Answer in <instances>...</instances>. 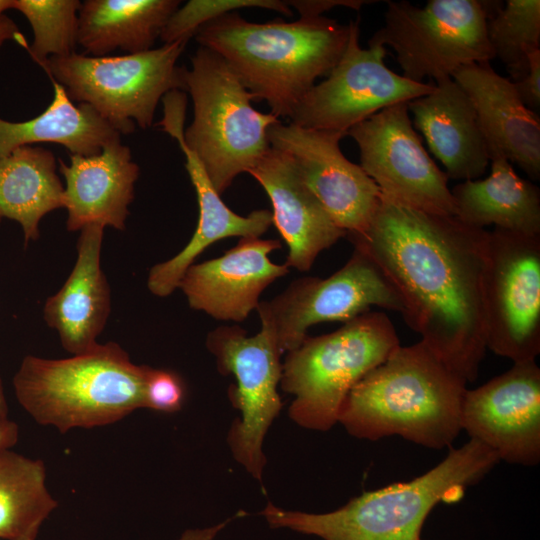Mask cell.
<instances>
[{
  "label": "cell",
  "instance_id": "cell-39",
  "mask_svg": "<svg viewBox=\"0 0 540 540\" xmlns=\"http://www.w3.org/2000/svg\"><path fill=\"white\" fill-rule=\"evenodd\" d=\"M9 9H12V0H0V17Z\"/></svg>",
  "mask_w": 540,
  "mask_h": 540
},
{
  "label": "cell",
  "instance_id": "cell-7",
  "mask_svg": "<svg viewBox=\"0 0 540 540\" xmlns=\"http://www.w3.org/2000/svg\"><path fill=\"white\" fill-rule=\"evenodd\" d=\"M185 79L194 114L184 131V142L221 195L269 150L268 130L280 120L254 109L251 101L257 100L256 96L227 62L208 48L197 49Z\"/></svg>",
  "mask_w": 540,
  "mask_h": 540
},
{
  "label": "cell",
  "instance_id": "cell-27",
  "mask_svg": "<svg viewBox=\"0 0 540 540\" xmlns=\"http://www.w3.org/2000/svg\"><path fill=\"white\" fill-rule=\"evenodd\" d=\"M193 186L199 207L194 234L179 253L154 265L148 273L147 287L158 297L173 293L186 270L211 244L229 237H260L272 224V213L267 209L252 211L248 216L232 211L208 178L197 179Z\"/></svg>",
  "mask_w": 540,
  "mask_h": 540
},
{
  "label": "cell",
  "instance_id": "cell-37",
  "mask_svg": "<svg viewBox=\"0 0 540 540\" xmlns=\"http://www.w3.org/2000/svg\"><path fill=\"white\" fill-rule=\"evenodd\" d=\"M233 518L226 519L218 524L185 530L177 540H214Z\"/></svg>",
  "mask_w": 540,
  "mask_h": 540
},
{
  "label": "cell",
  "instance_id": "cell-17",
  "mask_svg": "<svg viewBox=\"0 0 540 540\" xmlns=\"http://www.w3.org/2000/svg\"><path fill=\"white\" fill-rule=\"evenodd\" d=\"M279 248L275 239L240 238L222 256L192 264L178 288L192 309L217 320L241 322L257 309L261 293L289 272L285 264L269 258Z\"/></svg>",
  "mask_w": 540,
  "mask_h": 540
},
{
  "label": "cell",
  "instance_id": "cell-20",
  "mask_svg": "<svg viewBox=\"0 0 540 540\" xmlns=\"http://www.w3.org/2000/svg\"><path fill=\"white\" fill-rule=\"evenodd\" d=\"M59 171L65 181L63 208L68 231L91 224L125 230L140 173L128 146L119 139L95 155L70 154L67 163L59 159Z\"/></svg>",
  "mask_w": 540,
  "mask_h": 540
},
{
  "label": "cell",
  "instance_id": "cell-8",
  "mask_svg": "<svg viewBox=\"0 0 540 540\" xmlns=\"http://www.w3.org/2000/svg\"><path fill=\"white\" fill-rule=\"evenodd\" d=\"M186 44L176 41L115 56L75 52L39 65L73 102L89 105L120 134H129L135 125L152 126L157 105L167 93L186 91V68L177 65Z\"/></svg>",
  "mask_w": 540,
  "mask_h": 540
},
{
  "label": "cell",
  "instance_id": "cell-14",
  "mask_svg": "<svg viewBox=\"0 0 540 540\" xmlns=\"http://www.w3.org/2000/svg\"><path fill=\"white\" fill-rule=\"evenodd\" d=\"M402 313L401 300L387 277L362 251L354 249L347 263L331 276L293 281L269 301H260V319L274 328L284 352L296 349L309 327L327 321L346 323L371 307Z\"/></svg>",
  "mask_w": 540,
  "mask_h": 540
},
{
  "label": "cell",
  "instance_id": "cell-22",
  "mask_svg": "<svg viewBox=\"0 0 540 540\" xmlns=\"http://www.w3.org/2000/svg\"><path fill=\"white\" fill-rule=\"evenodd\" d=\"M413 127L424 136L449 179L477 180L490 162L474 106L466 92L444 77L434 89L407 102Z\"/></svg>",
  "mask_w": 540,
  "mask_h": 540
},
{
  "label": "cell",
  "instance_id": "cell-31",
  "mask_svg": "<svg viewBox=\"0 0 540 540\" xmlns=\"http://www.w3.org/2000/svg\"><path fill=\"white\" fill-rule=\"evenodd\" d=\"M246 7L266 8L292 16L286 1L278 0H190L169 18L160 39L164 44L188 42L208 22Z\"/></svg>",
  "mask_w": 540,
  "mask_h": 540
},
{
  "label": "cell",
  "instance_id": "cell-3",
  "mask_svg": "<svg viewBox=\"0 0 540 540\" xmlns=\"http://www.w3.org/2000/svg\"><path fill=\"white\" fill-rule=\"evenodd\" d=\"M466 382L419 341L399 346L349 392L338 422L359 439L398 435L450 447L461 428Z\"/></svg>",
  "mask_w": 540,
  "mask_h": 540
},
{
  "label": "cell",
  "instance_id": "cell-36",
  "mask_svg": "<svg viewBox=\"0 0 540 540\" xmlns=\"http://www.w3.org/2000/svg\"><path fill=\"white\" fill-rule=\"evenodd\" d=\"M18 439V425L6 415H0V451L11 449Z\"/></svg>",
  "mask_w": 540,
  "mask_h": 540
},
{
  "label": "cell",
  "instance_id": "cell-13",
  "mask_svg": "<svg viewBox=\"0 0 540 540\" xmlns=\"http://www.w3.org/2000/svg\"><path fill=\"white\" fill-rule=\"evenodd\" d=\"M347 46L335 67L296 104L290 123L347 134L354 125L380 110L423 96L434 82L418 83L390 70L386 48L360 46L359 20L349 22Z\"/></svg>",
  "mask_w": 540,
  "mask_h": 540
},
{
  "label": "cell",
  "instance_id": "cell-4",
  "mask_svg": "<svg viewBox=\"0 0 540 540\" xmlns=\"http://www.w3.org/2000/svg\"><path fill=\"white\" fill-rule=\"evenodd\" d=\"M500 462L482 442L470 440L425 474L352 498L326 513L285 510L268 503L261 514L271 528L322 540H421L424 522L441 501L455 502Z\"/></svg>",
  "mask_w": 540,
  "mask_h": 540
},
{
  "label": "cell",
  "instance_id": "cell-19",
  "mask_svg": "<svg viewBox=\"0 0 540 540\" xmlns=\"http://www.w3.org/2000/svg\"><path fill=\"white\" fill-rule=\"evenodd\" d=\"M266 191L273 211L272 224L288 246V268L308 271L317 256L346 232L331 219L302 180L293 159L270 147L248 172Z\"/></svg>",
  "mask_w": 540,
  "mask_h": 540
},
{
  "label": "cell",
  "instance_id": "cell-18",
  "mask_svg": "<svg viewBox=\"0 0 540 540\" xmlns=\"http://www.w3.org/2000/svg\"><path fill=\"white\" fill-rule=\"evenodd\" d=\"M451 77L474 106L489 159L504 158L539 180V116L522 103L511 80L490 62L462 66Z\"/></svg>",
  "mask_w": 540,
  "mask_h": 540
},
{
  "label": "cell",
  "instance_id": "cell-6",
  "mask_svg": "<svg viewBox=\"0 0 540 540\" xmlns=\"http://www.w3.org/2000/svg\"><path fill=\"white\" fill-rule=\"evenodd\" d=\"M399 346L393 323L378 311L331 333L307 336L282 364L281 388L294 397L290 418L306 429L328 431L352 388Z\"/></svg>",
  "mask_w": 540,
  "mask_h": 540
},
{
  "label": "cell",
  "instance_id": "cell-33",
  "mask_svg": "<svg viewBox=\"0 0 540 540\" xmlns=\"http://www.w3.org/2000/svg\"><path fill=\"white\" fill-rule=\"evenodd\" d=\"M512 83L522 103L536 113L540 108V50L529 55L528 71Z\"/></svg>",
  "mask_w": 540,
  "mask_h": 540
},
{
  "label": "cell",
  "instance_id": "cell-11",
  "mask_svg": "<svg viewBox=\"0 0 540 540\" xmlns=\"http://www.w3.org/2000/svg\"><path fill=\"white\" fill-rule=\"evenodd\" d=\"M486 344L516 362L540 353V234L489 231L484 277Z\"/></svg>",
  "mask_w": 540,
  "mask_h": 540
},
{
  "label": "cell",
  "instance_id": "cell-9",
  "mask_svg": "<svg viewBox=\"0 0 540 540\" xmlns=\"http://www.w3.org/2000/svg\"><path fill=\"white\" fill-rule=\"evenodd\" d=\"M504 4L498 0H429L424 7L387 1L384 25L368 41L389 46L402 76L435 82L462 66L490 62L494 53L486 24Z\"/></svg>",
  "mask_w": 540,
  "mask_h": 540
},
{
  "label": "cell",
  "instance_id": "cell-15",
  "mask_svg": "<svg viewBox=\"0 0 540 540\" xmlns=\"http://www.w3.org/2000/svg\"><path fill=\"white\" fill-rule=\"evenodd\" d=\"M344 136L281 121L268 130L270 147L293 159L306 186L333 222L349 235L368 226L381 192L361 166L341 152L339 142Z\"/></svg>",
  "mask_w": 540,
  "mask_h": 540
},
{
  "label": "cell",
  "instance_id": "cell-26",
  "mask_svg": "<svg viewBox=\"0 0 540 540\" xmlns=\"http://www.w3.org/2000/svg\"><path fill=\"white\" fill-rule=\"evenodd\" d=\"M64 185L54 154L40 146L16 149L0 162V222L16 221L24 244L39 238V224L48 213L64 207Z\"/></svg>",
  "mask_w": 540,
  "mask_h": 540
},
{
  "label": "cell",
  "instance_id": "cell-16",
  "mask_svg": "<svg viewBox=\"0 0 540 540\" xmlns=\"http://www.w3.org/2000/svg\"><path fill=\"white\" fill-rule=\"evenodd\" d=\"M461 428L510 464L540 461V368L516 362L506 372L466 390Z\"/></svg>",
  "mask_w": 540,
  "mask_h": 540
},
{
  "label": "cell",
  "instance_id": "cell-35",
  "mask_svg": "<svg viewBox=\"0 0 540 540\" xmlns=\"http://www.w3.org/2000/svg\"><path fill=\"white\" fill-rule=\"evenodd\" d=\"M9 40L15 41L24 49L28 47V43L17 25L6 14H3L0 17V46Z\"/></svg>",
  "mask_w": 540,
  "mask_h": 540
},
{
  "label": "cell",
  "instance_id": "cell-28",
  "mask_svg": "<svg viewBox=\"0 0 540 540\" xmlns=\"http://www.w3.org/2000/svg\"><path fill=\"white\" fill-rule=\"evenodd\" d=\"M57 506L43 461L0 451V540H36Z\"/></svg>",
  "mask_w": 540,
  "mask_h": 540
},
{
  "label": "cell",
  "instance_id": "cell-32",
  "mask_svg": "<svg viewBox=\"0 0 540 540\" xmlns=\"http://www.w3.org/2000/svg\"><path fill=\"white\" fill-rule=\"evenodd\" d=\"M185 398L186 387L179 374L148 367L144 385L145 408L173 413L183 407Z\"/></svg>",
  "mask_w": 540,
  "mask_h": 540
},
{
  "label": "cell",
  "instance_id": "cell-29",
  "mask_svg": "<svg viewBox=\"0 0 540 540\" xmlns=\"http://www.w3.org/2000/svg\"><path fill=\"white\" fill-rule=\"evenodd\" d=\"M486 33L509 79L519 80L528 71L529 55L540 50V1L507 0L487 20Z\"/></svg>",
  "mask_w": 540,
  "mask_h": 540
},
{
  "label": "cell",
  "instance_id": "cell-24",
  "mask_svg": "<svg viewBox=\"0 0 540 540\" xmlns=\"http://www.w3.org/2000/svg\"><path fill=\"white\" fill-rule=\"evenodd\" d=\"M178 0H86L78 13L77 44L85 55L108 56L152 49Z\"/></svg>",
  "mask_w": 540,
  "mask_h": 540
},
{
  "label": "cell",
  "instance_id": "cell-12",
  "mask_svg": "<svg viewBox=\"0 0 540 540\" xmlns=\"http://www.w3.org/2000/svg\"><path fill=\"white\" fill-rule=\"evenodd\" d=\"M407 102L380 110L346 135L357 143L360 166L383 197L422 212L456 216L449 178L424 148Z\"/></svg>",
  "mask_w": 540,
  "mask_h": 540
},
{
  "label": "cell",
  "instance_id": "cell-5",
  "mask_svg": "<svg viewBox=\"0 0 540 540\" xmlns=\"http://www.w3.org/2000/svg\"><path fill=\"white\" fill-rule=\"evenodd\" d=\"M149 366L115 342L64 359L23 358L13 377L19 404L40 425L65 433L115 423L145 408Z\"/></svg>",
  "mask_w": 540,
  "mask_h": 540
},
{
  "label": "cell",
  "instance_id": "cell-38",
  "mask_svg": "<svg viewBox=\"0 0 540 540\" xmlns=\"http://www.w3.org/2000/svg\"><path fill=\"white\" fill-rule=\"evenodd\" d=\"M7 414H8V406H7V401H6V397H5V394H4L2 382H1V379H0V415H6L7 416Z\"/></svg>",
  "mask_w": 540,
  "mask_h": 540
},
{
  "label": "cell",
  "instance_id": "cell-25",
  "mask_svg": "<svg viewBox=\"0 0 540 540\" xmlns=\"http://www.w3.org/2000/svg\"><path fill=\"white\" fill-rule=\"evenodd\" d=\"M53 98L39 115L21 122L0 118V162L18 148L55 143L72 155L90 156L120 139V133L87 104H75L55 80Z\"/></svg>",
  "mask_w": 540,
  "mask_h": 540
},
{
  "label": "cell",
  "instance_id": "cell-1",
  "mask_svg": "<svg viewBox=\"0 0 540 540\" xmlns=\"http://www.w3.org/2000/svg\"><path fill=\"white\" fill-rule=\"evenodd\" d=\"M346 236L390 281L420 341L466 383L474 381L487 350L489 231L381 195L368 226Z\"/></svg>",
  "mask_w": 540,
  "mask_h": 540
},
{
  "label": "cell",
  "instance_id": "cell-30",
  "mask_svg": "<svg viewBox=\"0 0 540 540\" xmlns=\"http://www.w3.org/2000/svg\"><path fill=\"white\" fill-rule=\"evenodd\" d=\"M80 7L78 0H12V9L32 28L33 42L25 50L37 64L75 53Z\"/></svg>",
  "mask_w": 540,
  "mask_h": 540
},
{
  "label": "cell",
  "instance_id": "cell-21",
  "mask_svg": "<svg viewBox=\"0 0 540 540\" xmlns=\"http://www.w3.org/2000/svg\"><path fill=\"white\" fill-rule=\"evenodd\" d=\"M104 227L80 230L77 258L63 286L43 306L46 324L56 330L63 348L73 354L94 348L110 313L111 294L101 268Z\"/></svg>",
  "mask_w": 540,
  "mask_h": 540
},
{
  "label": "cell",
  "instance_id": "cell-10",
  "mask_svg": "<svg viewBox=\"0 0 540 540\" xmlns=\"http://www.w3.org/2000/svg\"><path fill=\"white\" fill-rule=\"evenodd\" d=\"M261 329L248 336L239 326H222L206 339L218 370L232 375L229 399L240 412L228 433V444L235 460L262 482L266 458L263 442L282 401L277 391L282 376L283 354L272 325L260 319Z\"/></svg>",
  "mask_w": 540,
  "mask_h": 540
},
{
  "label": "cell",
  "instance_id": "cell-2",
  "mask_svg": "<svg viewBox=\"0 0 540 540\" xmlns=\"http://www.w3.org/2000/svg\"><path fill=\"white\" fill-rule=\"evenodd\" d=\"M194 36L227 62L257 100L268 103L270 113L289 119L316 79L328 76L340 60L349 25L324 16L254 23L233 11L208 22Z\"/></svg>",
  "mask_w": 540,
  "mask_h": 540
},
{
  "label": "cell",
  "instance_id": "cell-34",
  "mask_svg": "<svg viewBox=\"0 0 540 540\" xmlns=\"http://www.w3.org/2000/svg\"><path fill=\"white\" fill-rule=\"evenodd\" d=\"M288 6L294 7L300 14V17H319L334 7L342 6L354 10H360L362 6L377 1L367 0H292L286 1Z\"/></svg>",
  "mask_w": 540,
  "mask_h": 540
},
{
  "label": "cell",
  "instance_id": "cell-23",
  "mask_svg": "<svg viewBox=\"0 0 540 540\" xmlns=\"http://www.w3.org/2000/svg\"><path fill=\"white\" fill-rule=\"evenodd\" d=\"M490 175L462 181L451 189L456 217L468 226L494 225L508 231L540 234V190L521 178L504 158L490 160Z\"/></svg>",
  "mask_w": 540,
  "mask_h": 540
}]
</instances>
